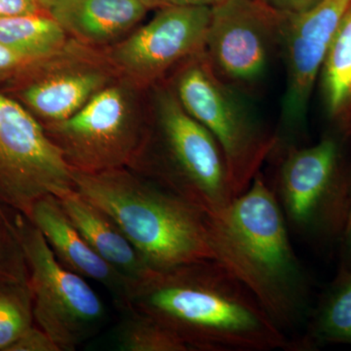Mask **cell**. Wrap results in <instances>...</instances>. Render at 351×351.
<instances>
[{
	"mask_svg": "<svg viewBox=\"0 0 351 351\" xmlns=\"http://www.w3.org/2000/svg\"><path fill=\"white\" fill-rule=\"evenodd\" d=\"M142 1L151 7V9H159L169 4L167 0H142Z\"/></svg>",
	"mask_w": 351,
	"mask_h": 351,
	"instance_id": "30",
	"label": "cell"
},
{
	"mask_svg": "<svg viewBox=\"0 0 351 351\" xmlns=\"http://www.w3.org/2000/svg\"><path fill=\"white\" fill-rule=\"evenodd\" d=\"M294 343V351L327 343L351 345V265H341L311 313L306 334Z\"/></svg>",
	"mask_w": 351,
	"mask_h": 351,
	"instance_id": "17",
	"label": "cell"
},
{
	"mask_svg": "<svg viewBox=\"0 0 351 351\" xmlns=\"http://www.w3.org/2000/svg\"><path fill=\"white\" fill-rule=\"evenodd\" d=\"M7 351H61L59 346L39 327L32 326Z\"/></svg>",
	"mask_w": 351,
	"mask_h": 351,
	"instance_id": "23",
	"label": "cell"
},
{
	"mask_svg": "<svg viewBox=\"0 0 351 351\" xmlns=\"http://www.w3.org/2000/svg\"><path fill=\"white\" fill-rule=\"evenodd\" d=\"M34 302L29 283L0 285V351H7L34 326Z\"/></svg>",
	"mask_w": 351,
	"mask_h": 351,
	"instance_id": "21",
	"label": "cell"
},
{
	"mask_svg": "<svg viewBox=\"0 0 351 351\" xmlns=\"http://www.w3.org/2000/svg\"><path fill=\"white\" fill-rule=\"evenodd\" d=\"M58 198L87 243L128 280L130 287L151 272L152 269L144 258L114 219L103 209L83 197L75 189Z\"/></svg>",
	"mask_w": 351,
	"mask_h": 351,
	"instance_id": "16",
	"label": "cell"
},
{
	"mask_svg": "<svg viewBox=\"0 0 351 351\" xmlns=\"http://www.w3.org/2000/svg\"><path fill=\"white\" fill-rule=\"evenodd\" d=\"M68 34L50 14L0 18V43L32 60L56 52Z\"/></svg>",
	"mask_w": 351,
	"mask_h": 351,
	"instance_id": "18",
	"label": "cell"
},
{
	"mask_svg": "<svg viewBox=\"0 0 351 351\" xmlns=\"http://www.w3.org/2000/svg\"><path fill=\"white\" fill-rule=\"evenodd\" d=\"M27 217L64 267L105 286L120 311L126 308L130 283L87 243L57 196L48 195L34 201Z\"/></svg>",
	"mask_w": 351,
	"mask_h": 351,
	"instance_id": "14",
	"label": "cell"
},
{
	"mask_svg": "<svg viewBox=\"0 0 351 351\" xmlns=\"http://www.w3.org/2000/svg\"><path fill=\"white\" fill-rule=\"evenodd\" d=\"M48 12L34 0H0V18Z\"/></svg>",
	"mask_w": 351,
	"mask_h": 351,
	"instance_id": "25",
	"label": "cell"
},
{
	"mask_svg": "<svg viewBox=\"0 0 351 351\" xmlns=\"http://www.w3.org/2000/svg\"><path fill=\"white\" fill-rule=\"evenodd\" d=\"M350 110H351V108H350Z\"/></svg>",
	"mask_w": 351,
	"mask_h": 351,
	"instance_id": "31",
	"label": "cell"
},
{
	"mask_svg": "<svg viewBox=\"0 0 351 351\" xmlns=\"http://www.w3.org/2000/svg\"><path fill=\"white\" fill-rule=\"evenodd\" d=\"M73 176L75 191L114 219L151 269L215 261L199 208L128 167Z\"/></svg>",
	"mask_w": 351,
	"mask_h": 351,
	"instance_id": "3",
	"label": "cell"
},
{
	"mask_svg": "<svg viewBox=\"0 0 351 351\" xmlns=\"http://www.w3.org/2000/svg\"><path fill=\"white\" fill-rule=\"evenodd\" d=\"M119 76L105 50L69 38L63 47L34 60L7 83L11 98L44 125L75 114Z\"/></svg>",
	"mask_w": 351,
	"mask_h": 351,
	"instance_id": "11",
	"label": "cell"
},
{
	"mask_svg": "<svg viewBox=\"0 0 351 351\" xmlns=\"http://www.w3.org/2000/svg\"><path fill=\"white\" fill-rule=\"evenodd\" d=\"M165 80L182 108L216 138L235 196L241 195L276 152L278 136L258 119L248 97L215 75L204 51L186 60Z\"/></svg>",
	"mask_w": 351,
	"mask_h": 351,
	"instance_id": "5",
	"label": "cell"
},
{
	"mask_svg": "<svg viewBox=\"0 0 351 351\" xmlns=\"http://www.w3.org/2000/svg\"><path fill=\"white\" fill-rule=\"evenodd\" d=\"M351 0H321L301 13L284 14L282 54L287 84L282 121L287 130L304 126L325 58Z\"/></svg>",
	"mask_w": 351,
	"mask_h": 351,
	"instance_id": "13",
	"label": "cell"
},
{
	"mask_svg": "<svg viewBox=\"0 0 351 351\" xmlns=\"http://www.w3.org/2000/svg\"><path fill=\"white\" fill-rule=\"evenodd\" d=\"M341 265H351V176L350 177V193H348V207L345 226L341 235Z\"/></svg>",
	"mask_w": 351,
	"mask_h": 351,
	"instance_id": "27",
	"label": "cell"
},
{
	"mask_svg": "<svg viewBox=\"0 0 351 351\" xmlns=\"http://www.w3.org/2000/svg\"><path fill=\"white\" fill-rule=\"evenodd\" d=\"M271 189L289 228L306 239L341 237L350 178L343 173L336 138L325 137L311 147H286Z\"/></svg>",
	"mask_w": 351,
	"mask_h": 351,
	"instance_id": "8",
	"label": "cell"
},
{
	"mask_svg": "<svg viewBox=\"0 0 351 351\" xmlns=\"http://www.w3.org/2000/svg\"><path fill=\"white\" fill-rule=\"evenodd\" d=\"M168 3L174 5L213 7L223 0H167Z\"/></svg>",
	"mask_w": 351,
	"mask_h": 351,
	"instance_id": "28",
	"label": "cell"
},
{
	"mask_svg": "<svg viewBox=\"0 0 351 351\" xmlns=\"http://www.w3.org/2000/svg\"><path fill=\"white\" fill-rule=\"evenodd\" d=\"M34 60L23 56L0 43V84H4L20 75Z\"/></svg>",
	"mask_w": 351,
	"mask_h": 351,
	"instance_id": "24",
	"label": "cell"
},
{
	"mask_svg": "<svg viewBox=\"0 0 351 351\" xmlns=\"http://www.w3.org/2000/svg\"><path fill=\"white\" fill-rule=\"evenodd\" d=\"M321 75L328 114L343 117L351 108V4L332 38Z\"/></svg>",
	"mask_w": 351,
	"mask_h": 351,
	"instance_id": "19",
	"label": "cell"
},
{
	"mask_svg": "<svg viewBox=\"0 0 351 351\" xmlns=\"http://www.w3.org/2000/svg\"><path fill=\"white\" fill-rule=\"evenodd\" d=\"M149 127L128 168L212 214L237 197L216 138L182 108L167 80L147 89Z\"/></svg>",
	"mask_w": 351,
	"mask_h": 351,
	"instance_id": "4",
	"label": "cell"
},
{
	"mask_svg": "<svg viewBox=\"0 0 351 351\" xmlns=\"http://www.w3.org/2000/svg\"><path fill=\"white\" fill-rule=\"evenodd\" d=\"M157 10L147 24L104 49L119 75L144 90L204 51L211 17L207 6L168 4Z\"/></svg>",
	"mask_w": 351,
	"mask_h": 351,
	"instance_id": "12",
	"label": "cell"
},
{
	"mask_svg": "<svg viewBox=\"0 0 351 351\" xmlns=\"http://www.w3.org/2000/svg\"><path fill=\"white\" fill-rule=\"evenodd\" d=\"M149 10L142 0H62L50 15L69 38L106 49L131 34Z\"/></svg>",
	"mask_w": 351,
	"mask_h": 351,
	"instance_id": "15",
	"label": "cell"
},
{
	"mask_svg": "<svg viewBox=\"0 0 351 351\" xmlns=\"http://www.w3.org/2000/svg\"><path fill=\"white\" fill-rule=\"evenodd\" d=\"M147 91L119 76L75 114L44 124V130L73 171L129 167L149 127Z\"/></svg>",
	"mask_w": 351,
	"mask_h": 351,
	"instance_id": "6",
	"label": "cell"
},
{
	"mask_svg": "<svg viewBox=\"0 0 351 351\" xmlns=\"http://www.w3.org/2000/svg\"><path fill=\"white\" fill-rule=\"evenodd\" d=\"M284 14L263 0H223L211 7L204 52L221 82L258 95L282 52Z\"/></svg>",
	"mask_w": 351,
	"mask_h": 351,
	"instance_id": "9",
	"label": "cell"
},
{
	"mask_svg": "<svg viewBox=\"0 0 351 351\" xmlns=\"http://www.w3.org/2000/svg\"><path fill=\"white\" fill-rule=\"evenodd\" d=\"M4 208L27 261L34 320L60 350H75L103 327L105 306L84 277L60 263L31 219Z\"/></svg>",
	"mask_w": 351,
	"mask_h": 351,
	"instance_id": "7",
	"label": "cell"
},
{
	"mask_svg": "<svg viewBox=\"0 0 351 351\" xmlns=\"http://www.w3.org/2000/svg\"><path fill=\"white\" fill-rule=\"evenodd\" d=\"M216 262L244 284L284 332L302 319L308 278L276 196L258 172L228 205L207 214Z\"/></svg>",
	"mask_w": 351,
	"mask_h": 351,
	"instance_id": "2",
	"label": "cell"
},
{
	"mask_svg": "<svg viewBox=\"0 0 351 351\" xmlns=\"http://www.w3.org/2000/svg\"><path fill=\"white\" fill-rule=\"evenodd\" d=\"M10 283H29V269L6 209L0 206V285Z\"/></svg>",
	"mask_w": 351,
	"mask_h": 351,
	"instance_id": "22",
	"label": "cell"
},
{
	"mask_svg": "<svg viewBox=\"0 0 351 351\" xmlns=\"http://www.w3.org/2000/svg\"><path fill=\"white\" fill-rule=\"evenodd\" d=\"M265 3L284 14L304 12L321 0H263Z\"/></svg>",
	"mask_w": 351,
	"mask_h": 351,
	"instance_id": "26",
	"label": "cell"
},
{
	"mask_svg": "<svg viewBox=\"0 0 351 351\" xmlns=\"http://www.w3.org/2000/svg\"><path fill=\"white\" fill-rule=\"evenodd\" d=\"M73 189V170L43 124L0 91V206L27 216L38 198Z\"/></svg>",
	"mask_w": 351,
	"mask_h": 351,
	"instance_id": "10",
	"label": "cell"
},
{
	"mask_svg": "<svg viewBox=\"0 0 351 351\" xmlns=\"http://www.w3.org/2000/svg\"><path fill=\"white\" fill-rule=\"evenodd\" d=\"M114 341L122 351H191L174 332L152 316L134 309L122 311Z\"/></svg>",
	"mask_w": 351,
	"mask_h": 351,
	"instance_id": "20",
	"label": "cell"
},
{
	"mask_svg": "<svg viewBox=\"0 0 351 351\" xmlns=\"http://www.w3.org/2000/svg\"><path fill=\"white\" fill-rule=\"evenodd\" d=\"M34 1H36V3L43 9V10H45L46 12L50 14L51 9H52L53 7L56 6L59 2L62 1V0H34Z\"/></svg>",
	"mask_w": 351,
	"mask_h": 351,
	"instance_id": "29",
	"label": "cell"
},
{
	"mask_svg": "<svg viewBox=\"0 0 351 351\" xmlns=\"http://www.w3.org/2000/svg\"><path fill=\"white\" fill-rule=\"evenodd\" d=\"M125 309L152 316L191 351H294V339L216 261L151 270L131 286Z\"/></svg>",
	"mask_w": 351,
	"mask_h": 351,
	"instance_id": "1",
	"label": "cell"
}]
</instances>
